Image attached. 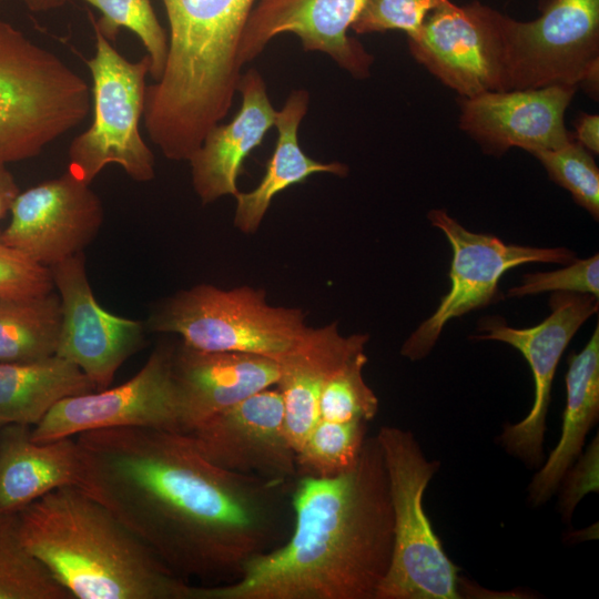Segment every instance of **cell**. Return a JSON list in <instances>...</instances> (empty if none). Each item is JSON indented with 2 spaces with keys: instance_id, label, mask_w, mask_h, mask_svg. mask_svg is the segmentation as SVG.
Returning <instances> with one entry per match:
<instances>
[{
  "instance_id": "1",
  "label": "cell",
  "mask_w": 599,
  "mask_h": 599,
  "mask_svg": "<svg viewBox=\"0 0 599 599\" xmlns=\"http://www.w3.org/2000/svg\"><path fill=\"white\" fill-rule=\"evenodd\" d=\"M74 437L78 487L180 578L231 582L252 558L272 549L287 485L215 466L184 433L118 427Z\"/></svg>"
},
{
  "instance_id": "2",
  "label": "cell",
  "mask_w": 599,
  "mask_h": 599,
  "mask_svg": "<svg viewBox=\"0 0 599 599\" xmlns=\"http://www.w3.org/2000/svg\"><path fill=\"white\" fill-rule=\"evenodd\" d=\"M290 538L252 558L234 581L190 586L189 599H375L392 557L394 519L384 456L366 438L355 465L298 477Z\"/></svg>"
},
{
  "instance_id": "3",
  "label": "cell",
  "mask_w": 599,
  "mask_h": 599,
  "mask_svg": "<svg viewBox=\"0 0 599 599\" xmlns=\"http://www.w3.org/2000/svg\"><path fill=\"white\" fill-rule=\"evenodd\" d=\"M17 514L24 546L72 599L189 598L191 585L78 486L54 489Z\"/></svg>"
},
{
  "instance_id": "4",
  "label": "cell",
  "mask_w": 599,
  "mask_h": 599,
  "mask_svg": "<svg viewBox=\"0 0 599 599\" xmlns=\"http://www.w3.org/2000/svg\"><path fill=\"white\" fill-rule=\"evenodd\" d=\"M162 1L169 52L161 79L145 88L143 121L163 156L189 161L232 105L237 48L256 0Z\"/></svg>"
},
{
  "instance_id": "5",
  "label": "cell",
  "mask_w": 599,
  "mask_h": 599,
  "mask_svg": "<svg viewBox=\"0 0 599 599\" xmlns=\"http://www.w3.org/2000/svg\"><path fill=\"white\" fill-rule=\"evenodd\" d=\"M89 111L87 82L57 54L0 20V161L39 155Z\"/></svg>"
},
{
  "instance_id": "6",
  "label": "cell",
  "mask_w": 599,
  "mask_h": 599,
  "mask_svg": "<svg viewBox=\"0 0 599 599\" xmlns=\"http://www.w3.org/2000/svg\"><path fill=\"white\" fill-rule=\"evenodd\" d=\"M387 471L394 519L390 562L375 599H458L459 567L446 555L423 506L440 463L428 460L414 435L383 426L376 435Z\"/></svg>"
},
{
  "instance_id": "7",
  "label": "cell",
  "mask_w": 599,
  "mask_h": 599,
  "mask_svg": "<svg viewBox=\"0 0 599 599\" xmlns=\"http://www.w3.org/2000/svg\"><path fill=\"white\" fill-rule=\"evenodd\" d=\"M146 325L153 332L177 334L195 349L274 359L292 349L308 329L301 309L270 305L263 290H223L210 284L176 293L152 313Z\"/></svg>"
},
{
  "instance_id": "8",
  "label": "cell",
  "mask_w": 599,
  "mask_h": 599,
  "mask_svg": "<svg viewBox=\"0 0 599 599\" xmlns=\"http://www.w3.org/2000/svg\"><path fill=\"white\" fill-rule=\"evenodd\" d=\"M95 53L85 60L92 78L93 120L77 135L68 151V171L84 183L110 164L123 169L136 182L154 175V155L140 132L145 79L151 59L126 60L98 30Z\"/></svg>"
},
{
  "instance_id": "9",
  "label": "cell",
  "mask_w": 599,
  "mask_h": 599,
  "mask_svg": "<svg viewBox=\"0 0 599 599\" xmlns=\"http://www.w3.org/2000/svg\"><path fill=\"white\" fill-rule=\"evenodd\" d=\"M508 90L583 85L597 93L599 0H545L530 21L507 20Z\"/></svg>"
},
{
  "instance_id": "10",
  "label": "cell",
  "mask_w": 599,
  "mask_h": 599,
  "mask_svg": "<svg viewBox=\"0 0 599 599\" xmlns=\"http://www.w3.org/2000/svg\"><path fill=\"white\" fill-rule=\"evenodd\" d=\"M427 217L451 246L450 288L434 314L403 344L400 354L410 361L428 355L450 319L499 301L498 284L508 270L534 262L566 265L576 260L566 247L506 244L497 236L470 232L445 210H432Z\"/></svg>"
},
{
  "instance_id": "11",
  "label": "cell",
  "mask_w": 599,
  "mask_h": 599,
  "mask_svg": "<svg viewBox=\"0 0 599 599\" xmlns=\"http://www.w3.org/2000/svg\"><path fill=\"white\" fill-rule=\"evenodd\" d=\"M508 16L480 2L446 0L408 37L413 57L461 98L508 91Z\"/></svg>"
},
{
  "instance_id": "12",
  "label": "cell",
  "mask_w": 599,
  "mask_h": 599,
  "mask_svg": "<svg viewBox=\"0 0 599 599\" xmlns=\"http://www.w3.org/2000/svg\"><path fill=\"white\" fill-rule=\"evenodd\" d=\"M173 353L174 348L170 346H159L143 367L125 383L59 402L32 426L31 438L45 443L118 427L182 433Z\"/></svg>"
},
{
  "instance_id": "13",
  "label": "cell",
  "mask_w": 599,
  "mask_h": 599,
  "mask_svg": "<svg viewBox=\"0 0 599 599\" xmlns=\"http://www.w3.org/2000/svg\"><path fill=\"white\" fill-rule=\"evenodd\" d=\"M551 313L541 323L528 328L510 327L500 316H487L478 325L477 339L506 343L526 358L530 366L535 396L527 416L505 425L499 437L506 451L530 467L544 460L546 417L551 386L560 357L581 325L598 312V297L572 292H554Z\"/></svg>"
},
{
  "instance_id": "14",
  "label": "cell",
  "mask_w": 599,
  "mask_h": 599,
  "mask_svg": "<svg viewBox=\"0 0 599 599\" xmlns=\"http://www.w3.org/2000/svg\"><path fill=\"white\" fill-rule=\"evenodd\" d=\"M209 461L225 470L287 485L297 478L295 450L278 389L261 390L187 433Z\"/></svg>"
},
{
  "instance_id": "15",
  "label": "cell",
  "mask_w": 599,
  "mask_h": 599,
  "mask_svg": "<svg viewBox=\"0 0 599 599\" xmlns=\"http://www.w3.org/2000/svg\"><path fill=\"white\" fill-rule=\"evenodd\" d=\"M10 214L1 240L49 268L83 253L103 223L100 197L68 170L20 192Z\"/></svg>"
},
{
  "instance_id": "16",
  "label": "cell",
  "mask_w": 599,
  "mask_h": 599,
  "mask_svg": "<svg viewBox=\"0 0 599 599\" xmlns=\"http://www.w3.org/2000/svg\"><path fill=\"white\" fill-rule=\"evenodd\" d=\"M50 270L62 311L55 355L75 364L97 390L108 388L118 369L141 346L143 325L100 306L90 287L83 253Z\"/></svg>"
},
{
  "instance_id": "17",
  "label": "cell",
  "mask_w": 599,
  "mask_h": 599,
  "mask_svg": "<svg viewBox=\"0 0 599 599\" xmlns=\"http://www.w3.org/2000/svg\"><path fill=\"white\" fill-rule=\"evenodd\" d=\"M576 90L550 85L461 98L460 129L494 155L510 148L531 154L560 148L573 140L565 125V112Z\"/></svg>"
},
{
  "instance_id": "18",
  "label": "cell",
  "mask_w": 599,
  "mask_h": 599,
  "mask_svg": "<svg viewBox=\"0 0 599 599\" xmlns=\"http://www.w3.org/2000/svg\"><path fill=\"white\" fill-rule=\"evenodd\" d=\"M366 0H257L237 48V63L255 59L277 34H296L306 51L327 53L353 77L370 74L373 57L347 35Z\"/></svg>"
},
{
  "instance_id": "19",
  "label": "cell",
  "mask_w": 599,
  "mask_h": 599,
  "mask_svg": "<svg viewBox=\"0 0 599 599\" xmlns=\"http://www.w3.org/2000/svg\"><path fill=\"white\" fill-rule=\"evenodd\" d=\"M182 433L277 384L276 359L251 353L207 352L182 345L173 353Z\"/></svg>"
},
{
  "instance_id": "20",
  "label": "cell",
  "mask_w": 599,
  "mask_h": 599,
  "mask_svg": "<svg viewBox=\"0 0 599 599\" xmlns=\"http://www.w3.org/2000/svg\"><path fill=\"white\" fill-rule=\"evenodd\" d=\"M236 90L242 94L240 111L230 123L213 126L189 160L192 184L203 204L236 195L244 159L275 124L277 111L257 70L241 75Z\"/></svg>"
},
{
  "instance_id": "21",
  "label": "cell",
  "mask_w": 599,
  "mask_h": 599,
  "mask_svg": "<svg viewBox=\"0 0 599 599\" xmlns=\"http://www.w3.org/2000/svg\"><path fill=\"white\" fill-rule=\"evenodd\" d=\"M368 338L367 334L343 336L336 323L308 327L303 338L276 359L285 432L295 454L319 419L326 380L348 356L365 348Z\"/></svg>"
},
{
  "instance_id": "22",
  "label": "cell",
  "mask_w": 599,
  "mask_h": 599,
  "mask_svg": "<svg viewBox=\"0 0 599 599\" xmlns=\"http://www.w3.org/2000/svg\"><path fill=\"white\" fill-rule=\"evenodd\" d=\"M31 428L22 424L0 427V512H18L54 489L79 485L75 437L38 443L31 438Z\"/></svg>"
},
{
  "instance_id": "23",
  "label": "cell",
  "mask_w": 599,
  "mask_h": 599,
  "mask_svg": "<svg viewBox=\"0 0 599 599\" xmlns=\"http://www.w3.org/2000/svg\"><path fill=\"white\" fill-rule=\"evenodd\" d=\"M566 407L559 441L534 476L528 491L534 506L546 502L580 456L586 436L599 416V326L586 346L569 357Z\"/></svg>"
},
{
  "instance_id": "24",
  "label": "cell",
  "mask_w": 599,
  "mask_h": 599,
  "mask_svg": "<svg viewBox=\"0 0 599 599\" xmlns=\"http://www.w3.org/2000/svg\"><path fill=\"white\" fill-rule=\"evenodd\" d=\"M309 94L305 90L293 91L277 112L275 126L277 141L266 164L260 184L251 192H237L234 225L243 233L257 231L274 196L285 189L304 182L315 173L347 174L343 163H323L306 155L298 143L297 131L306 114Z\"/></svg>"
},
{
  "instance_id": "25",
  "label": "cell",
  "mask_w": 599,
  "mask_h": 599,
  "mask_svg": "<svg viewBox=\"0 0 599 599\" xmlns=\"http://www.w3.org/2000/svg\"><path fill=\"white\" fill-rule=\"evenodd\" d=\"M97 390L73 363L58 355L24 363H0V427L34 426L67 397Z\"/></svg>"
},
{
  "instance_id": "26",
  "label": "cell",
  "mask_w": 599,
  "mask_h": 599,
  "mask_svg": "<svg viewBox=\"0 0 599 599\" xmlns=\"http://www.w3.org/2000/svg\"><path fill=\"white\" fill-rule=\"evenodd\" d=\"M62 311L52 292L0 296V363H24L57 354Z\"/></svg>"
},
{
  "instance_id": "27",
  "label": "cell",
  "mask_w": 599,
  "mask_h": 599,
  "mask_svg": "<svg viewBox=\"0 0 599 599\" xmlns=\"http://www.w3.org/2000/svg\"><path fill=\"white\" fill-rule=\"evenodd\" d=\"M0 599H72L24 546L17 512H0Z\"/></svg>"
},
{
  "instance_id": "28",
  "label": "cell",
  "mask_w": 599,
  "mask_h": 599,
  "mask_svg": "<svg viewBox=\"0 0 599 599\" xmlns=\"http://www.w3.org/2000/svg\"><path fill=\"white\" fill-rule=\"evenodd\" d=\"M366 422L318 419L295 456L298 477H332L352 468L366 439Z\"/></svg>"
},
{
  "instance_id": "29",
  "label": "cell",
  "mask_w": 599,
  "mask_h": 599,
  "mask_svg": "<svg viewBox=\"0 0 599 599\" xmlns=\"http://www.w3.org/2000/svg\"><path fill=\"white\" fill-rule=\"evenodd\" d=\"M101 12L93 21L108 41L114 43L119 31L126 28L143 43L151 59L150 75L154 82L163 74L169 52V39L152 8L151 0H81Z\"/></svg>"
},
{
  "instance_id": "30",
  "label": "cell",
  "mask_w": 599,
  "mask_h": 599,
  "mask_svg": "<svg viewBox=\"0 0 599 599\" xmlns=\"http://www.w3.org/2000/svg\"><path fill=\"white\" fill-rule=\"evenodd\" d=\"M365 348L348 356L328 377L319 399V419L349 422L374 419L378 398L363 375Z\"/></svg>"
},
{
  "instance_id": "31",
  "label": "cell",
  "mask_w": 599,
  "mask_h": 599,
  "mask_svg": "<svg viewBox=\"0 0 599 599\" xmlns=\"http://www.w3.org/2000/svg\"><path fill=\"white\" fill-rule=\"evenodd\" d=\"M549 177L568 190L575 202L599 217V170L587 149L575 139L567 144L532 154Z\"/></svg>"
},
{
  "instance_id": "32",
  "label": "cell",
  "mask_w": 599,
  "mask_h": 599,
  "mask_svg": "<svg viewBox=\"0 0 599 599\" xmlns=\"http://www.w3.org/2000/svg\"><path fill=\"white\" fill-rule=\"evenodd\" d=\"M446 0H366L351 29L358 34L402 30L416 33L426 17Z\"/></svg>"
},
{
  "instance_id": "33",
  "label": "cell",
  "mask_w": 599,
  "mask_h": 599,
  "mask_svg": "<svg viewBox=\"0 0 599 599\" xmlns=\"http://www.w3.org/2000/svg\"><path fill=\"white\" fill-rule=\"evenodd\" d=\"M546 292H572L599 297V256L575 260L566 267L522 276L520 285L509 288L508 297H520Z\"/></svg>"
},
{
  "instance_id": "34",
  "label": "cell",
  "mask_w": 599,
  "mask_h": 599,
  "mask_svg": "<svg viewBox=\"0 0 599 599\" xmlns=\"http://www.w3.org/2000/svg\"><path fill=\"white\" fill-rule=\"evenodd\" d=\"M51 270L7 245L0 237V296H26L52 292Z\"/></svg>"
},
{
  "instance_id": "35",
  "label": "cell",
  "mask_w": 599,
  "mask_h": 599,
  "mask_svg": "<svg viewBox=\"0 0 599 599\" xmlns=\"http://www.w3.org/2000/svg\"><path fill=\"white\" fill-rule=\"evenodd\" d=\"M573 139L591 153H599V116L582 113L576 124Z\"/></svg>"
},
{
  "instance_id": "36",
  "label": "cell",
  "mask_w": 599,
  "mask_h": 599,
  "mask_svg": "<svg viewBox=\"0 0 599 599\" xmlns=\"http://www.w3.org/2000/svg\"><path fill=\"white\" fill-rule=\"evenodd\" d=\"M6 164L0 161V221L10 212L20 193L16 180Z\"/></svg>"
},
{
  "instance_id": "37",
  "label": "cell",
  "mask_w": 599,
  "mask_h": 599,
  "mask_svg": "<svg viewBox=\"0 0 599 599\" xmlns=\"http://www.w3.org/2000/svg\"><path fill=\"white\" fill-rule=\"evenodd\" d=\"M32 12H47L60 8L67 0H22Z\"/></svg>"
},
{
  "instance_id": "38",
  "label": "cell",
  "mask_w": 599,
  "mask_h": 599,
  "mask_svg": "<svg viewBox=\"0 0 599 599\" xmlns=\"http://www.w3.org/2000/svg\"><path fill=\"white\" fill-rule=\"evenodd\" d=\"M1 1V0H0Z\"/></svg>"
}]
</instances>
